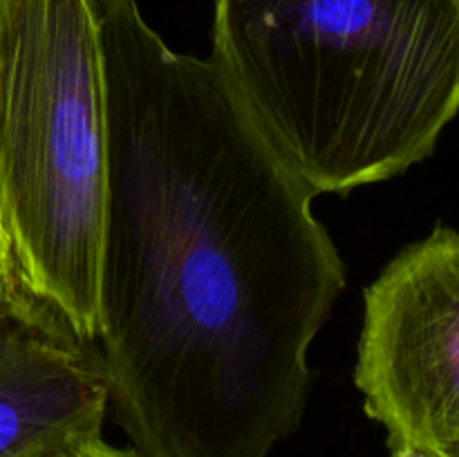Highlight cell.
Listing matches in <instances>:
<instances>
[{"label": "cell", "mask_w": 459, "mask_h": 457, "mask_svg": "<svg viewBox=\"0 0 459 457\" xmlns=\"http://www.w3.org/2000/svg\"><path fill=\"white\" fill-rule=\"evenodd\" d=\"M108 79L97 348L137 457H269L345 287L309 193L209 61L94 0Z\"/></svg>", "instance_id": "obj_1"}, {"label": "cell", "mask_w": 459, "mask_h": 457, "mask_svg": "<svg viewBox=\"0 0 459 457\" xmlns=\"http://www.w3.org/2000/svg\"><path fill=\"white\" fill-rule=\"evenodd\" d=\"M18 457H137L133 448H117L103 439V433L72 435L48 442Z\"/></svg>", "instance_id": "obj_6"}, {"label": "cell", "mask_w": 459, "mask_h": 457, "mask_svg": "<svg viewBox=\"0 0 459 457\" xmlns=\"http://www.w3.org/2000/svg\"><path fill=\"white\" fill-rule=\"evenodd\" d=\"M108 410L99 348L48 334L0 305V457L103 433Z\"/></svg>", "instance_id": "obj_5"}, {"label": "cell", "mask_w": 459, "mask_h": 457, "mask_svg": "<svg viewBox=\"0 0 459 457\" xmlns=\"http://www.w3.org/2000/svg\"><path fill=\"white\" fill-rule=\"evenodd\" d=\"M209 63L314 195L393 179L459 112V0H215Z\"/></svg>", "instance_id": "obj_2"}, {"label": "cell", "mask_w": 459, "mask_h": 457, "mask_svg": "<svg viewBox=\"0 0 459 457\" xmlns=\"http://www.w3.org/2000/svg\"><path fill=\"white\" fill-rule=\"evenodd\" d=\"M444 457H459V446H457V448H453V451L448 453V455H444Z\"/></svg>", "instance_id": "obj_7"}, {"label": "cell", "mask_w": 459, "mask_h": 457, "mask_svg": "<svg viewBox=\"0 0 459 457\" xmlns=\"http://www.w3.org/2000/svg\"><path fill=\"white\" fill-rule=\"evenodd\" d=\"M354 384L390 457L459 446V231L435 227L363 291Z\"/></svg>", "instance_id": "obj_4"}, {"label": "cell", "mask_w": 459, "mask_h": 457, "mask_svg": "<svg viewBox=\"0 0 459 457\" xmlns=\"http://www.w3.org/2000/svg\"><path fill=\"white\" fill-rule=\"evenodd\" d=\"M108 79L94 0H0V305L97 348Z\"/></svg>", "instance_id": "obj_3"}]
</instances>
